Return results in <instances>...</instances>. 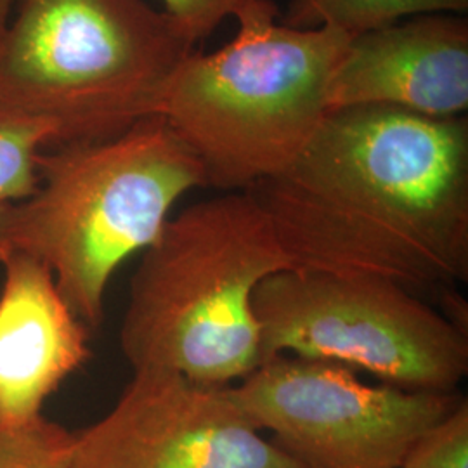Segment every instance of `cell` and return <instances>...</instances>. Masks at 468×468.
Segmentation results:
<instances>
[{"label": "cell", "mask_w": 468, "mask_h": 468, "mask_svg": "<svg viewBox=\"0 0 468 468\" xmlns=\"http://www.w3.org/2000/svg\"><path fill=\"white\" fill-rule=\"evenodd\" d=\"M262 361H328L382 384L458 392L468 373V332L399 284L284 269L253 297Z\"/></svg>", "instance_id": "8992f818"}, {"label": "cell", "mask_w": 468, "mask_h": 468, "mask_svg": "<svg viewBox=\"0 0 468 468\" xmlns=\"http://www.w3.org/2000/svg\"><path fill=\"white\" fill-rule=\"evenodd\" d=\"M15 2L16 0H0V34L4 32L11 15L15 13Z\"/></svg>", "instance_id": "2e32d148"}, {"label": "cell", "mask_w": 468, "mask_h": 468, "mask_svg": "<svg viewBox=\"0 0 468 468\" xmlns=\"http://www.w3.org/2000/svg\"><path fill=\"white\" fill-rule=\"evenodd\" d=\"M392 106L454 118L468 108V23L425 15L352 37L328 87V110Z\"/></svg>", "instance_id": "9c48e42d"}, {"label": "cell", "mask_w": 468, "mask_h": 468, "mask_svg": "<svg viewBox=\"0 0 468 468\" xmlns=\"http://www.w3.org/2000/svg\"><path fill=\"white\" fill-rule=\"evenodd\" d=\"M233 394L303 468H399L420 435L463 399L369 385L347 367L295 356L264 359Z\"/></svg>", "instance_id": "52a82bcc"}, {"label": "cell", "mask_w": 468, "mask_h": 468, "mask_svg": "<svg viewBox=\"0 0 468 468\" xmlns=\"http://www.w3.org/2000/svg\"><path fill=\"white\" fill-rule=\"evenodd\" d=\"M271 0H250L238 34L191 52L160 101L167 122L205 170L207 186L247 191L282 176L328 115V87L352 37L276 23Z\"/></svg>", "instance_id": "277c9868"}, {"label": "cell", "mask_w": 468, "mask_h": 468, "mask_svg": "<svg viewBox=\"0 0 468 468\" xmlns=\"http://www.w3.org/2000/svg\"><path fill=\"white\" fill-rule=\"evenodd\" d=\"M0 427L42 417V408L90 357L89 328L71 311L49 269L0 255Z\"/></svg>", "instance_id": "30bf717a"}, {"label": "cell", "mask_w": 468, "mask_h": 468, "mask_svg": "<svg viewBox=\"0 0 468 468\" xmlns=\"http://www.w3.org/2000/svg\"><path fill=\"white\" fill-rule=\"evenodd\" d=\"M292 269L442 297L468 280V123L392 106L328 112L282 176L251 187Z\"/></svg>", "instance_id": "6da1fadb"}, {"label": "cell", "mask_w": 468, "mask_h": 468, "mask_svg": "<svg viewBox=\"0 0 468 468\" xmlns=\"http://www.w3.org/2000/svg\"><path fill=\"white\" fill-rule=\"evenodd\" d=\"M467 9L468 0H292L282 23L299 30L334 28L356 37L394 25L404 16Z\"/></svg>", "instance_id": "8fae6325"}, {"label": "cell", "mask_w": 468, "mask_h": 468, "mask_svg": "<svg viewBox=\"0 0 468 468\" xmlns=\"http://www.w3.org/2000/svg\"><path fill=\"white\" fill-rule=\"evenodd\" d=\"M292 269L257 195L228 191L168 218L143 251L120 328L134 371L233 385L262 363L257 288Z\"/></svg>", "instance_id": "3957f363"}, {"label": "cell", "mask_w": 468, "mask_h": 468, "mask_svg": "<svg viewBox=\"0 0 468 468\" xmlns=\"http://www.w3.org/2000/svg\"><path fill=\"white\" fill-rule=\"evenodd\" d=\"M168 15L176 17L198 42L212 34L226 17H236L250 0H162Z\"/></svg>", "instance_id": "9a60e30c"}, {"label": "cell", "mask_w": 468, "mask_h": 468, "mask_svg": "<svg viewBox=\"0 0 468 468\" xmlns=\"http://www.w3.org/2000/svg\"><path fill=\"white\" fill-rule=\"evenodd\" d=\"M203 186L200 160L160 115L102 141L49 148L34 191L0 207V255L49 269L77 318L96 330L120 266L148 250L174 205Z\"/></svg>", "instance_id": "7a4b0ae2"}, {"label": "cell", "mask_w": 468, "mask_h": 468, "mask_svg": "<svg viewBox=\"0 0 468 468\" xmlns=\"http://www.w3.org/2000/svg\"><path fill=\"white\" fill-rule=\"evenodd\" d=\"M75 434L46 419L0 427V468H69Z\"/></svg>", "instance_id": "4fadbf2b"}, {"label": "cell", "mask_w": 468, "mask_h": 468, "mask_svg": "<svg viewBox=\"0 0 468 468\" xmlns=\"http://www.w3.org/2000/svg\"><path fill=\"white\" fill-rule=\"evenodd\" d=\"M69 468H303L233 394L172 371H134L113 410L75 434Z\"/></svg>", "instance_id": "ba28073f"}, {"label": "cell", "mask_w": 468, "mask_h": 468, "mask_svg": "<svg viewBox=\"0 0 468 468\" xmlns=\"http://www.w3.org/2000/svg\"><path fill=\"white\" fill-rule=\"evenodd\" d=\"M399 468H468V402L429 427L408 450Z\"/></svg>", "instance_id": "5bb4252c"}, {"label": "cell", "mask_w": 468, "mask_h": 468, "mask_svg": "<svg viewBox=\"0 0 468 468\" xmlns=\"http://www.w3.org/2000/svg\"><path fill=\"white\" fill-rule=\"evenodd\" d=\"M195 38L144 0H17L0 34V102L44 118L58 146L158 115Z\"/></svg>", "instance_id": "5b68a950"}, {"label": "cell", "mask_w": 468, "mask_h": 468, "mask_svg": "<svg viewBox=\"0 0 468 468\" xmlns=\"http://www.w3.org/2000/svg\"><path fill=\"white\" fill-rule=\"evenodd\" d=\"M56 146L58 133L48 120L0 102V207L34 191L38 158Z\"/></svg>", "instance_id": "7c38bea8"}]
</instances>
